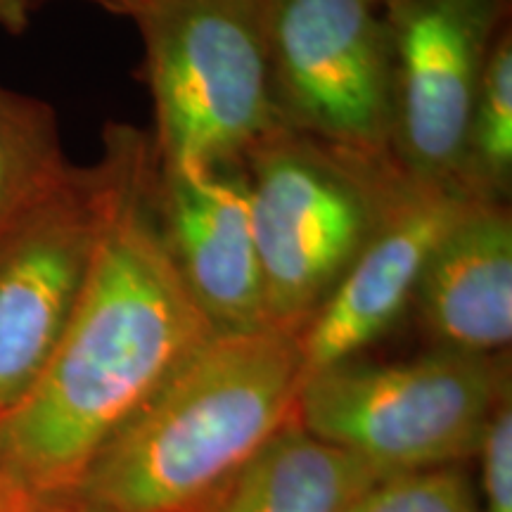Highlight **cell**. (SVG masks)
Masks as SVG:
<instances>
[{
	"label": "cell",
	"mask_w": 512,
	"mask_h": 512,
	"mask_svg": "<svg viewBox=\"0 0 512 512\" xmlns=\"http://www.w3.org/2000/svg\"><path fill=\"white\" fill-rule=\"evenodd\" d=\"M31 12L24 5V0H0V27L19 34L27 29Z\"/></svg>",
	"instance_id": "19"
},
{
	"label": "cell",
	"mask_w": 512,
	"mask_h": 512,
	"mask_svg": "<svg viewBox=\"0 0 512 512\" xmlns=\"http://www.w3.org/2000/svg\"><path fill=\"white\" fill-rule=\"evenodd\" d=\"M53 3V0H24V5H27V10L34 15L38 8H43V5ZM83 3H91V5H98V8L112 12V15H121V17H131L133 8L138 5V0H83Z\"/></svg>",
	"instance_id": "20"
},
{
	"label": "cell",
	"mask_w": 512,
	"mask_h": 512,
	"mask_svg": "<svg viewBox=\"0 0 512 512\" xmlns=\"http://www.w3.org/2000/svg\"><path fill=\"white\" fill-rule=\"evenodd\" d=\"M155 105L152 152L169 169H230L278 128L266 0H138Z\"/></svg>",
	"instance_id": "5"
},
{
	"label": "cell",
	"mask_w": 512,
	"mask_h": 512,
	"mask_svg": "<svg viewBox=\"0 0 512 512\" xmlns=\"http://www.w3.org/2000/svg\"><path fill=\"white\" fill-rule=\"evenodd\" d=\"M48 102L0 83V235L69 169Z\"/></svg>",
	"instance_id": "13"
},
{
	"label": "cell",
	"mask_w": 512,
	"mask_h": 512,
	"mask_svg": "<svg viewBox=\"0 0 512 512\" xmlns=\"http://www.w3.org/2000/svg\"><path fill=\"white\" fill-rule=\"evenodd\" d=\"M508 401V354L432 347L406 361L351 358L306 375L294 420L392 475L475 456Z\"/></svg>",
	"instance_id": "6"
},
{
	"label": "cell",
	"mask_w": 512,
	"mask_h": 512,
	"mask_svg": "<svg viewBox=\"0 0 512 512\" xmlns=\"http://www.w3.org/2000/svg\"><path fill=\"white\" fill-rule=\"evenodd\" d=\"M470 200L411 181L328 302L299 332L304 377L358 358L413 304L427 261Z\"/></svg>",
	"instance_id": "10"
},
{
	"label": "cell",
	"mask_w": 512,
	"mask_h": 512,
	"mask_svg": "<svg viewBox=\"0 0 512 512\" xmlns=\"http://www.w3.org/2000/svg\"><path fill=\"white\" fill-rule=\"evenodd\" d=\"M384 3H389V0H382V5H384Z\"/></svg>",
	"instance_id": "21"
},
{
	"label": "cell",
	"mask_w": 512,
	"mask_h": 512,
	"mask_svg": "<svg viewBox=\"0 0 512 512\" xmlns=\"http://www.w3.org/2000/svg\"><path fill=\"white\" fill-rule=\"evenodd\" d=\"M349 512H482L467 479L448 467L392 472L368 486Z\"/></svg>",
	"instance_id": "15"
},
{
	"label": "cell",
	"mask_w": 512,
	"mask_h": 512,
	"mask_svg": "<svg viewBox=\"0 0 512 512\" xmlns=\"http://www.w3.org/2000/svg\"><path fill=\"white\" fill-rule=\"evenodd\" d=\"M384 17L396 162L413 181L458 190L467 119L491 50L512 27V0H389Z\"/></svg>",
	"instance_id": "8"
},
{
	"label": "cell",
	"mask_w": 512,
	"mask_h": 512,
	"mask_svg": "<svg viewBox=\"0 0 512 512\" xmlns=\"http://www.w3.org/2000/svg\"><path fill=\"white\" fill-rule=\"evenodd\" d=\"M36 501L0 463V512H29Z\"/></svg>",
	"instance_id": "17"
},
{
	"label": "cell",
	"mask_w": 512,
	"mask_h": 512,
	"mask_svg": "<svg viewBox=\"0 0 512 512\" xmlns=\"http://www.w3.org/2000/svg\"><path fill=\"white\" fill-rule=\"evenodd\" d=\"M299 335L214 332L102 446L76 491L110 512H190L294 420Z\"/></svg>",
	"instance_id": "2"
},
{
	"label": "cell",
	"mask_w": 512,
	"mask_h": 512,
	"mask_svg": "<svg viewBox=\"0 0 512 512\" xmlns=\"http://www.w3.org/2000/svg\"><path fill=\"white\" fill-rule=\"evenodd\" d=\"M434 347L503 354L512 339L510 204L472 202L446 230L415 290Z\"/></svg>",
	"instance_id": "11"
},
{
	"label": "cell",
	"mask_w": 512,
	"mask_h": 512,
	"mask_svg": "<svg viewBox=\"0 0 512 512\" xmlns=\"http://www.w3.org/2000/svg\"><path fill=\"white\" fill-rule=\"evenodd\" d=\"M271 328L302 332L342 283L413 178L366 155L278 126L242 159Z\"/></svg>",
	"instance_id": "3"
},
{
	"label": "cell",
	"mask_w": 512,
	"mask_h": 512,
	"mask_svg": "<svg viewBox=\"0 0 512 512\" xmlns=\"http://www.w3.org/2000/svg\"><path fill=\"white\" fill-rule=\"evenodd\" d=\"M152 211L178 278L211 328H271L242 166L169 169L157 164Z\"/></svg>",
	"instance_id": "9"
},
{
	"label": "cell",
	"mask_w": 512,
	"mask_h": 512,
	"mask_svg": "<svg viewBox=\"0 0 512 512\" xmlns=\"http://www.w3.org/2000/svg\"><path fill=\"white\" fill-rule=\"evenodd\" d=\"M456 188L470 202L510 204L512 27L498 36L467 119Z\"/></svg>",
	"instance_id": "14"
},
{
	"label": "cell",
	"mask_w": 512,
	"mask_h": 512,
	"mask_svg": "<svg viewBox=\"0 0 512 512\" xmlns=\"http://www.w3.org/2000/svg\"><path fill=\"white\" fill-rule=\"evenodd\" d=\"M266 38L280 126L394 157V55L382 0H266Z\"/></svg>",
	"instance_id": "7"
},
{
	"label": "cell",
	"mask_w": 512,
	"mask_h": 512,
	"mask_svg": "<svg viewBox=\"0 0 512 512\" xmlns=\"http://www.w3.org/2000/svg\"><path fill=\"white\" fill-rule=\"evenodd\" d=\"M155 169L150 133L110 124L93 164L64 176L0 235V413L34 387L131 192Z\"/></svg>",
	"instance_id": "4"
},
{
	"label": "cell",
	"mask_w": 512,
	"mask_h": 512,
	"mask_svg": "<svg viewBox=\"0 0 512 512\" xmlns=\"http://www.w3.org/2000/svg\"><path fill=\"white\" fill-rule=\"evenodd\" d=\"M477 456L482 460L484 512H512V408L510 401L498 408Z\"/></svg>",
	"instance_id": "16"
},
{
	"label": "cell",
	"mask_w": 512,
	"mask_h": 512,
	"mask_svg": "<svg viewBox=\"0 0 512 512\" xmlns=\"http://www.w3.org/2000/svg\"><path fill=\"white\" fill-rule=\"evenodd\" d=\"M384 477L290 420L209 498L207 512H349Z\"/></svg>",
	"instance_id": "12"
},
{
	"label": "cell",
	"mask_w": 512,
	"mask_h": 512,
	"mask_svg": "<svg viewBox=\"0 0 512 512\" xmlns=\"http://www.w3.org/2000/svg\"><path fill=\"white\" fill-rule=\"evenodd\" d=\"M152 178L119 211L41 377L0 413V463L34 498L74 494L102 446L216 332L159 238Z\"/></svg>",
	"instance_id": "1"
},
{
	"label": "cell",
	"mask_w": 512,
	"mask_h": 512,
	"mask_svg": "<svg viewBox=\"0 0 512 512\" xmlns=\"http://www.w3.org/2000/svg\"><path fill=\"white\" fill-rule=\"evenodd\" d=\"M29 512H110V510L100 508L98 503L88 501L86 496L79 494V491H74V494L38 498V501L31 505Z\"/></svg>",
	"instance_id": "18"
}]
</instances>
